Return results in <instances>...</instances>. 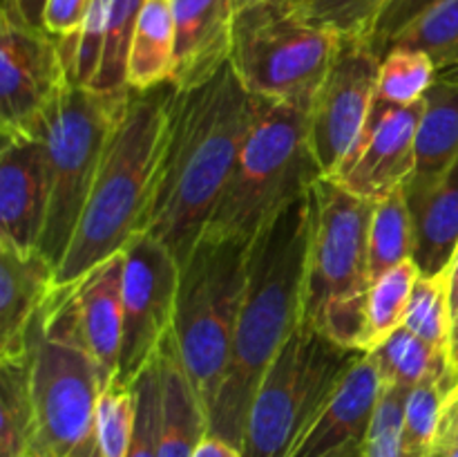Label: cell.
Instances as JSON below:
<instances>
[{
  "label": "cell",
  "mask_w": 458,
  "mask_h": 457,
  "mask_svg": "<svg viewBox=\"0 0 458 457\" xmlns=\"http://www.w3.org/2000/svg\"><path fill=\"white\" fill-rule=\"evenodd\" d=\"M36 421L25 457H103L97 403L107 388L83 339L74 285H58L27 332Z\"/></svg>",
  "instance_id": "cell-4"
},
{
  "label": "cell",
  "mask_w": 458,
  "mask_h": 457,
  "mask_svg": "<svg viewBox=\"0 0 458 457\" xmlns=\"http://www.w3.org/2000/svg\"><path fill=\"white\" fill-rule=\"evenodd\" d=\"M94 0H47L43 27L61 40H74L92 9Z\"/></svg>",
  "instance_id": "cell-38"
},
{
  "label": "cell",
  "mask_w": 458,
  "mask_h": 457,
  "mask_svg": "<svg viewBox=\"0 0 458 457\" xmlns=\"http://www.w3.org/2000/svg\"><path fill=\"white\" fill-rule=\"evenodd\" d=\"M161 435L159 457H192L208 437V412L188 379L170 332L159 348Z\"/></svg>",
  "instance_id": "cell-21"
},
{
  "label": "cell",
  "mask_w": 458,
  "mask_h": 457,
  "mask_svg": "<svg viewBox=\"0 0 458 457\" xmlns=\"http://www.w3.org/2000/svg\"><path fill=\"white\" fill-rule=\"evenodd\" d=\"M392 47L428 54L438 72L454 70L458 67V0H443L428 9L389 43L387 52Z\"/></svg>",
  "instance_id": "cell-28"
},
{
  "label": "cell",
  "mask_w": 458,
  "mask_h": 457,
  "mask_svg": "<svg viewBox=\"0 0 458 457\" xmlns=\"http://www.w3.org/2000/svg\"><path fill=\"white\" fill-rule=\"evenodd\" d=\"M174 18L173 83L192 88L231 61L240 0H170Z\"/></svg>",
  "instance_id": "cell-17"
},
{
  "label": "cell",
  "mask_w": 458,
  "mask_h": 457,
  "mask_svg": "<svg viewBox=\"0 0 458 457\" xmlns=\"http://www.w3.org/2000/svg\"><path fill=\"white\" fill-rule=\"evenodd\" d=\"M36 406L31 354L0 358V457H25L34 435Z\"/></svg>",
  "instance_id": "cell-25"
},
{
  "label": "cell",
  "mask_w": 458,
  "mask_h": 457,
  "mask_svg": "<svg viewBox=\"0 0 458 457\" xmlns=\"http://www.w3.org/2000/svg\"><path fill=\"white\" fill-rule=\"evenodd\" d=\"M123 269L125 254L119 251L72 282L81 332L107 385L116 376L123 341Z\"/></svg>",
  "instance_id": "cell-19"
},
{
  "label": "cell",
  "mask_w": 458,
  "mask_h": 457,
  "mask_svg": "<svg viewBox=\"0 0 458 457\" xmlns=\"http://www.w3.org/2000/svg\"><path fill=\"white\" fill-rule=\"evenodd\" d=\"M447 276H450V300H452V312L458 307V249L452 258L450 267H447Z\"/></svg>",
  "instance_id": "cell-42"
},
{
  "label": "cell",
  "mask_w": 458,
  "mask_h": 457,
  "mask_svg": "<svg viewBox=\"0 0 458 457\" xmlns=\"http://www.w3.org/2000/svg\"><path fill=\"white\" fill-rule=\"evenodd\" d=\"M438 79H445V81H452V83H458V67L454 70H445V72H438Z\"/></svg>",
  "instance_id": "cell-44"
},
{
  "label": "cell",
  "mask_w": 458,
  "mask_h": 457,
  "mask_svg": "<svg viewBox=\"0 0 458 457\" xmlns=\"http://www.w3.org/2000/svg\"><path fill=\"white\" fill-rule=\"evenodd\" d=\"M423 101L396 108L376 99L356 143L331 179L362 200L378 202L414 173Z\"/></svg>",
  "instance_id": "cell-14"
},
{
  "label": "cell",
  "mask_w": 458,
  "mask_h": 457,
  "mask_svg": "<svg viewBox=\"0 0 458 457\" xmlns=\"http://www.w3.org/2000/svg\"><path fill=\"white\" fill-rule=\"evenodd\" d=\"M174 90L173 81L152 90L128 88L83 215L56 269L58 285L76 282L146 231Z\"/></svg>",
  "instance_id": "cell-3"
},
{
  "label": "cell",
  "mask_w": 458,
  "mask_h": 457,
  "mask_svg": "<svg viewBox=\"0 0 458 457\" xmlns=\"http://www.w3.org/2000/svg\"><path fill=\"white\" fill-rule=\"evenodd\" d=\"M416 233L405 191L396 188L374 202L369 222V278L378 280L398 264L414 260Z\"/></svg>",
  "instance_id": "cell-26"
},
{
  "label": "cell",
  "mask_w": 458,
  "mask_h": 457,
  "mask_svg": "<svg viewBox=\"0 0 458 457\" xmlns=\"http://www.w3.org/2000/svg\"><path fill=\"white\" fill-rule=\"evenodd\" d=\"M343 36L316 25L295 0H246L233 22L231 63L253 97L311 103Z\"/></svg>",
  "instance_id": "cell-9"
},
{
  "label": "cell",
  "mask_w": 458,
  "mask_h": 457,
  "mask_svg": "<svg viewBox=\"0 0 458 457\" xmlns=\"http://www.w3.org/2000/svg\"><path fill=\"white\" fill-rule=\"evenodd\" d=\"M374 202L331 177L311 186L304 323L343 348L367 352L369 222Z\"/></svg>",
  "instance_id": "cell-5"
},
{
  "label": "cell",
  "mask_w": 458,
  "mask_h": 457,
  "mask_svg": "<svg viewBox=\"0 0 458 457\" xmlns=\"http://www.w3.org/2000/svg\"><path fill=\"white\" fill-rule=\"evenodd\" d=\"M134 385L112 381L97 403V435L103 457H125L134 433Z\"/></svg>",
  "instance_id": "cell-34"
},
{
  "label": "cell",
  "mask_w": 458,
  "mask_h": 457,
  "mask_svg": "<svg viewBox=\"0 0 458 457\" xmlns=\"http://www.w3.org/2000/svg\"><path fill=\"white\" fill-rule=\"evenodd\" d=\"M452 390L441 384L416 385L405 399L401 457H432L443 408Z\"/></svg>",
  "instance_id": "cell-32"
},
{
  "label": "cell",
  "mask_w": 458,
  "mask_h": 457,
  "mask_svg": "<svg viewBox=\"0 0 458 457\" xmlns=\"http://www.w3.org/2000/svg\"><path fill=\"white\" fill-rule=\"evenodd\" d=\"M454 397H456V401H458V385H456V390H454Z\"/></svg>",
  "instance_id": "cell-45"
},
{
  "label": "cell",
  "mask_w": 458,
  "mask_h": 457,
  "mask_svg": "<svg viewBox=\"0 0 458 457\" xmlns=\"http://www.w3.org/2000/svg\"><path fill=\"white\" fill-rule=\"evenodd\" d=\"M134 433L125 457H159L161 435V363L159 352L134 381Z\"/></svg>",
  "instance_id": "cell-33"
},
{
  "label": "cell",
  "mask_w": 458,
  "mask_h": 457,
  "mask_svg": "<svg viewBox=\"0 0 458 457\" xmlns=\"http://www.w3.org/2000/svg\"><path fill=\"white\" fill-rule=\"evenodd\" d=\"M437 74V65L428 54L407 47H392L380 58L376 99L396 108L419 103L432 88Z\"/></svg>",
  "instance_id": "cell-29"
},
{
  "label": "cell",
  "mask_w": 458,
  "mask_h": 457,
  "mask_svg": "<svg viewBox=\"0 0 458 457\" xmlns=\"http://www.w3.org/2000/svg\"><path fill=\"white\" fill-rule=\"evenodd\" d=\"M56 287V267L43 251L25 254L0 242V358L27 352L31 321Z\"/></svg>",
  "instance_id": "cell-18"
},
{
  "label": "cell",
  "mask_w": 458,
  "mask_h": 457,
  "mask_svg": "<svg viewBox=\"0 0 458 457\" xmlns=\"http://www.w3.org/2000/svg\"><path fill=\"white\" fill-rule=\"evenodd\" d=\"M458 160V83L438 79L423 99L416 130V164L405 191H420L437 182Z\"/></svg>",
  "instance_id": "cell-22"
},
{
  "label": "cell",
  "mask_w": 458,
  "mask_h": 457,
  "mask_svg": "<svg viewBox=\"0 0 458 457\" xmlns=\"http://www.w3.org/2000/svg\"><path fill=\"white\" fill-rule=\"evenodd\" d=\"M383 385L411 390L423 384H441L454 392L458 370L445 349H438L405 325L371 349Z\"/></svg>",
  "instance_id": "cell-23"
},
{
  "label": "cell",
  "mask_w": 458,
  "mask_h": 457,
  "mask_svg": "<svg viewBox=\"0 0 458 457\" xmlns=\"http://www.w3.org/2000/svg\"><path fill=\"white\" fill-rule=\"evenodd\" d=\"M383 381L369 352L349 370L325 410L309 426L291 457H365Z\"/></svg>",
  "instance_id": "cell-16"
},
{
  "label": "cell",
  "mask_w": 458,
  "mask_h": 457,
  "mask_svg": "<svg viewBox=\"0 0 458 457\" xmlns=\"http://www.w3.org/2000/svg\"><path fill=\"white\" fill-rule=\"evenodd\" d=\"M311 188L250 240L249 273L231 363L208 412V435L242 451L255 392L282 345L304 321Z\"/></svg>",
  "instance_id": "cell-2"
},
{
  "label": "cell",
  "mask_w": 458,
  "mask_h": 457,
  "mask_svg": "<svg viewBox=\"0 0 458 457\" xmlns=\"http://www.w3.org/2000/svg\"><path fill=\"white\" fill-rule=\"evenodd\" d=\"M300 12L316 25L338 36L369 39L380 12L389 0H295Z\"/></svg>",
  "instance_id": "cell-35"
},
{
  "label": "cell",
  "mask_w": 458,
  "mask_h": 457,
  "mask_svg": "<svg viewBox=\"0 0 458 457\" xmlns=\"http://www.w3.org/2000/svg\"><path fill=\"white\" fill-rule=\"evenodd\" d=\"M311 103L259 99L255 124L204 233L253 240L268 220L325 177L309 142Z\"/></svg>",
  "instance_id": "cell-6"
},
{
  "label": "cell",
  "mask_w": 458,
  "mask_h": 457,
  "mask_svg": "<svg viewBox=\"0 0 458 457\" xmlns=\"http://www.w3.org/2000/svg\"><path fill=\"white\" fill-rule=\"evenodd\" d=\"M432 457H458V401L454 392L447 397L445 408H443Z\"/></svg>",
  "instance_id": "cell-39"
},
{
  "label": "cell",
  "mask_w": 458,
  "mask_h": 457,
  "mask_svg": "<svg viewBox=\"0 0 458 457\" xmlns=\"http://www.w3.org/2000/svg\"><path fill=\"white\" fill-rule=\"evenodd\" d=\"M450 358L452 366L458 370V307L452 312V332H450Z\"/></svg>",
  "instance_id": "cell-43"
},
{
  "label": "cell",
  "mask_w": 458,
  "mask_h": 457,
  "mask_svg": "<svg viewBox=\"0 0 458 457\" xmlns=\"http://www.w3.org/2000/svg\"><path fill=\"white\" fill-rule=\"evenodd\" d=\"M443 3V0H389L385 9L380 12L378 21H376L374 30L369 34V45L376 49L380 58L387 52L389 43L401 34L403 30L411 25L419 16H423L428 9L434 4Z\"/></svg>",
  "instance_id": "cell-37"
},
{
  "label": "cell",
  "mask_w": 458,
  "mask_h": 457,
  "mask_svg": "<svg viewBox=\"0 0 458 457\" xmlns=\"http://www.w3.org/2000/svg\"><path fill=\"white\" fill-rule=\"evenodd\" d=\"M258 110L259 99L231 61L210 79L174 90L146 233L179 264L204 236Z\"/></svg>",
  "instance_id": "cell-1"
},
{
  "label": "cell",
  "mask_w": 458,
  "mask_h": 457,
  "mask_svg": "<svg viewBox=\"0 0 458 457\" xmlns=\"http://www.w3.org/2000/svg\"><path fill=\"white\" fill-rule=\"evenodd\" d=\"M250 242L204 233L179 278L173 336L188 379L210 412L231 363Z\"/></svg>",
  "instance_id": "cell-7"
},
{
  "label": "cell",
  "mask_w": 458,
  "mask_h": 457,
  "mask_svg": "<svg viewBox=\"0 0 458 457\" xmlns=\"http://www.w3.org/2000/svg\"><path fill=\"white\" fill-rule=\"evenodd\" d=\"M405 197L414 220V263L420 276H438L447 272L458 249V160L437 182L405 191Z\"/></svg>",
  "instance_id": "cell-20"
},
{
  "label": "cell",
  "mask_w": 458,
  "mask_h": 457,
  "mask_svg": "<svg viewBox=\"0 0 458 457\" xmlns=\"http://www.w3.org/2000/svg\"><path fill=\"white\" fill-rule=\"evenodd\" d=\"M174 18L170 0H146L134 25L128 52L125 83L132 90H152L173 81Z\"/></svg>",
  "instance_id": "cell-24"
},
{
  "label": "cell",
  "mask_w": 458,
  "mask_h": 457,
  "mask_svg": "<svg viewBox=\"0 0 458 457\" xmlns=\"http://www.w3.org/2000/svg\"><path fill=\"white\" fill-rule=\"evenodd\" d=\"M407 330L423 341L450 354L452 332V300L450 276L447 272L438 276H420L411 294L410 309L405 318Z\"/></svg>",
  "instance_id": "cell-30"
},
{
  "label": "cell",
  "mask_w": 458,
  "mask_h": 457,
  "mask_svg": "<svg viewBox=\"0 0 458 457\" xmlns=\"http://www.w3.org/2000/svg\"><path fill=\"white\" fill-rule=\"evenodd\" d=\"M192 457H242V451L219 437H206Z\"/></svg>",
  "instance_id": "cell-41"
},
{
  "label": "cell",
  "mask_w": 458,
  "mask_h": 457,
  "mask_svg": "<svg viewBox=\"0 0 458 457\" xmlns=\"http://www.w3.org/2000/svg\"><path fill=\"white\" fill-rule=\"evenodd\" d=\"M128 90L97 92L70 83L40 125L47 148L52 195L38 249L58 269L92 191L106 142Z\"/></svg>",
  "instance_id": "cell-10"
},
{
  "label": "cell",
  "mask_w": 458,
  "mask_h": 457,
  "mask_svg": "<svg viewBox=\"0 0 458 457\" xmlns=\"http://www.w3.org/2000/svg\"><path fill=\"white\" fill-rule=\"evenodd\" d=\"M52 177L40 133L7 134L0 151V242L36 251L47 222Z\"/></svg>",
  "instance_id": "cell-15"
},
{
  "label": "cell",
  "mask_w": 458,
  "mask_h": 457,
  "mask_svg": "<svg viewBox=\"0 0 458 457\" xmlns=\"http://www.w3.org/2000/svg\"><path fill=\"white\" fill-rule=\"evenodd\" d=\"M45 4H47V0H3V9H0V12L16 18V21L25 22V25L36 27V30H45Z\"/></svg>",
  "instance_id": "cell-40"
},
{
  "label": "cell",
  "mask_w": 458,
  "mask_h": 457,
  "mask_svg": "<svg viewBox=\"0 0 458 457\" xmlns=\"http://www.w3.org/2000/svg\"><path fill=\"white\" fill-rule=\"evenodd\" d=\"M123 254V341L112 381L132 385L173 332L182 264L146 231L134 236Z\"/></svg>",
  "instance_id": "cell-11"
},
{
  "label": "cell",
  "mask_w": 458,
  "mask_h": 457,
  "mask_svg": "<svg viewBox=\"0 0 458 457\" xmlns=\"http://www.w3.org/2000/svg\"><path fill=\"white\" fill-rule=\"evenodd\" d=\"M407 392L410 390L396 385H383L374 421L367 435L365 457H401Z\"/></svg>",
  "instance_id": "cell-36"
},
{
  "label": "cell",
  "mask_w": 458,
  "mask_h": 457,
  "mask_svg": "<svg viewBox=\"0 0 458 457\" xmlns=\"http://www.w3.org/2000/svg\"><path fill=\"white\" fill-rule=\"evenodd\" d=\"M362 354V349L343 348L302 321L255 392L242 457H291Z\"/></svg>",
  "instance_id": "cell-8"
},
{
  "label": "cell",
  "mask_w": 458,
  "mask_h": 457,
  "mask_svg": "<svg viewBox=\"0 0 458 457\" xmlns=\"http://www.w3.org/2000/svg\"><path fill=\"white\" fill-rule=\"evenodd\" d=\"M70 85L61 45L0 12V128L7 134H36L54 103Z\"/></svg>",
  "instance_id": "cell-13"
},
{
  "label": "cell",
  "mask_w": 458,
  "mask_h": 457,
  "mask_svg": "<svg viewBox=\"0 0 458 457\" xmlns=\"http://www.w3.org/2000/svg\"><path fill=\"white\" fill-rule=\"evenodd\" d=\"M419 278V264L407 260L371 282L369 298H367V352L383 343L398 327L405 325L407 309Z\"/></svg>",
  "instance_id": "cell-27"
},
{
  "label": "cell",
  "mask_w": 458,
  "mask_h": 457,
  "mask_svg": "<svg viewBox=\"0 0 458 457\" xmlns=\"http://www.w3.org/2000/svg\"><path fill=\"white\" fill-rule=\"evenodd\" d=\"M380 56L367 39L343 36L309 108V142L325 177H334L376 101Z\"/></svg>",
  "instance_id": "cell-12"
},
{
  "label": "cell",
  "mask_w": 458,
  "mask_h": 457,
  "mask_svg": "<svg viewBox=\"0 0 458 457\" xmlns=\"http://www.w3.org/2000/svg\"><path fill=\"white\" fill-rule=\"evenodd\" d=\"M242 3H246V0H240V4H242Z\"/></svg>",
  "instance_id": "cell-46"
},
{
  "label": "cell",
  "mask_w": 458,
  "mask_h": 457,
  "mask_svg": "<svg viewBox=\"0 0 458 457\" xmlns=\"http://www.w3.org/2000/svg\"><path fill=\"white\" fill-rule=\"evenodd\" d=\"M146 0H106L107 36L103 61L94 79L92 90L97 92H121L128 90L125 70H128V52L132 40L134 25Z\"/></svg>",
  "instance_id": "cell-31"
}]
</instances>
